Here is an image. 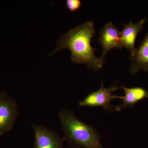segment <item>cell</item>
<instances>
[{"label": "cell", "instance_id": "3957f363", "mask_svg": "<svg viewBox=\"0 0 148 148\" xmlns=\"http://www.w3.org/2000/svg\"><path fill=\"white\" fill-rule=\"evenodd\" d=\"M18 113L17 102L5 91H0V137L13 128Z\"/></svg>", "mask_w": 148, "mask_h": 148}, {"label": "cell", "instance_id": "9c48e42d", "mask_svg": "<svg viewBox=\"0 0 148 148\" xmlns=\"http://www.w3.org/2000/svg\"><path fill=\"white\" fill-rule=\"evenodd\" d=\"M124 91V96H115V98L122 99L123 103L114 107V111L121 112L127 107L132 108L138 102L148 98V91L143 87H135L128 88L122 86H120Z\"/></svg>", "mask_w": 148, "mask_h": 148}, {"label": "cell", "instance_id": "277c9868", "mask_svg": "<svg viewBox=\"0 0 148 148\" xmlns=\"http://www.w3.org/2000/svg\"><path fill=\"white\" fill-rule=\"evenodd\" d=\"M120 88V86H116V84L106 88L104 87L103 81H102L100 88L97 91L89 93L79 102V105L84 107H101L105 110L112 112L114 111V107L111 105V102L115 98L113 93Z\"/></svg>", "mask_w": 148, "mask_h": 148}, {"label": "cell", "instance_id": "7a4b0ae2", "mask_svg": "<svg viewBox=\"0 0 148 148\" xmlns=\"http://www.w3.org/2000/svg\"><path fill=\"white\" fill-rule=\"evenodd\" d=\"M62 125L63 140L75 148H105L101 143V136L92 126L77 117L71 110L58 114Z\"/></svg>", "mask_w": 148, "mask_h": 148}, {"label": "cell", "instance_id": "6da1fadb", "mask_svg": "<svg viewBox=\"0 0 148 148\" xmlns=\"http://www.w3.org/2000/svg\"><path fill=\"white\" fill-rule=\"evenodd\" d=\"M95 34L93 21L85 22L61 35L57 41L55 49L49 56L68 49L71 52V60L75 64H84L88 69L94 71L100 70L106 61L105 58L95 56L96 49L91 46V39Z\"/></svg>", "mask_w": 148, "mask_h": 148}, {"label": "cell", "instance_id": "30bf717a", "mask_svg": "<svg viewBox=\"0 0 148 148\" xmlns=\"http://www.w3.org/2000/svg\"><path fill=\"white\" fill-rule=\"evenodd\" d=\"M66 5L67 9L71 12H74L78 10L82 5L80 0H67Z\"/></svg>", "mask_w": 148, "mask_h": 148}, {"label": "cell", "instance_id": "5b68a950", "mask_svg": "<svg viewBox=\"0 0 148 148\" xmlns=\"http://www.w3.org/2000/svg\"><path fill=\"white\" fill-rule=\"evenodd\" d=\"M31 126L35 135L34 148H63V138L54 130L42 125Z\"/></svg>", "mask_w": 148, "mask_h": 148}, {"label": "cell", "instance_id": "8992f818", "mask_svg": "<svg viewBox=\"0 0 148 148\" xmlns=\"http://www.w3.org/2000/svg\"><path fill=\"white\" fill-rule=\"evenodd\" d=\"M98 42L102 47V58L113 49H121L120 34L117 27L112 22L107 23L101 30Z\"/></svg>", "mask_w": 148, "mask_h": 148}, {"label": "cell", "instance_id": "52a82bcc", "mask_svg": "<svg viewBox=\"0 0 148 148\" xmlns=\"http://www.w3.org/2000/svg\"><path fill=\"white\" fill-rule=\"evenodd\" d=\"M147 21L146 18L140 19L137 23H133L132 20L123 26L120 32L122 49L125 48L129 51L130 56L134 55L136 48L135 41L138 34L143 31L144 25Z\"/></svg>", "mask_w": 148, "mask_h": 148}, {"label": "cell", "instance_id": "ba28073f", "mask_svg": "<svg viewBox=\"0 0 148 148\" xmlns=\"http://www.w3.org/2000/svg\"><path fill=\"white\" fill-rule=\"evenodd\" d=\"M130 60L131 64L129 72L132 75H137L141 70L148 72V32Z\"/></svg>", "mask_w": 148, "mask_h": 148}]
</instances>
